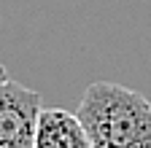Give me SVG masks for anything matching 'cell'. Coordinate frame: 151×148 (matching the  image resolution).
<instances>
[{"label": "cell", "mask_w": 151, "mask_h": 148, "mask_svg": "<svg viewBox=\"0 0 151 148\" xmlns=\"http://www.w3.org/2000/svg\"><path fill=\"white\" fill-rule=\"evenodd\" d=\"M92 148H151V102L113 81L89 84L76 108Z\"/></svg>", "instance_id": "1"}, {"label": "cell", "mask_w": 151, "mask_h": 148, "mask_svg": "<svg viewBox=\"0 0 151 148\" xmlns=\"http://www.w3.org/2000/svg\"><path fill=\"white\" fill-rule=\"evenodd\" d=\"M41 94L16 81L0 84V148H32Z\"/></svg>", "instance_id": "2"}, {"label": "cell", "mask_w": 151, "mask_h": 148, "mask_svg": "<svg viewBox=\"0 0 151 148\" xmlns=\"http://www.w3.org/2000/svg\"><path fill=\"white\" fill-rule=\"evenodd\" d=\"M32 148H92L78 116L62 108H46L38 116Z\"/></svg>", "instance_id": "3"}, {"label": "cell", "mask_w": 151, "mask_h": 148, "mask_svg": "<svg viewBox=\"0 0 151 148\" xmlns=\"http://www.w3.org/2000/svg\"><path fill=\"white\" fill-rule=\"evenodd\" d=\"M3 81H6V67L0 65V84H3Z\"/></svg>", "instance_id": "4"}]
</instances>
